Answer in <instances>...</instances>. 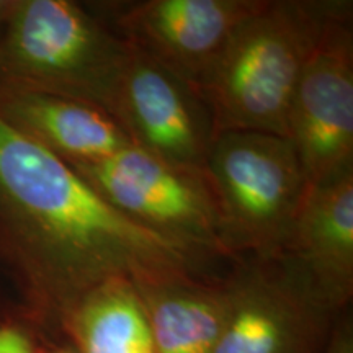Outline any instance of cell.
Returning a JSON list of instances; mask_svg holds the SVG:
<instances>
[{
    "label": "cell",
    "instance_id": "6da1fadb",
    "mask_svg": "<svg viewBox=\"0 0 353 353\" xmlns=\"http://www.w3.org/2000/svg\"><path fill=\"white\" fill-rule=\"evenodd\" d=\"M0 259L25 319L52 334L79 299L110 280L144 286L201 276L195 255L126 218L2 118Z\"/></svg>",
    "mask_w": 353,
    "mask_h": 353
},
{
    "label": "cell",
    "instance_id": "7a4b0ae2",
    "mask_svg": "<svg viewBox=\"0 0 353 353\" xmlns=\"http://www.w3.org/2000/svg\"><path fill=\"white\" fill-rule=\"evenodd\" d=\"M343 3L263 0L239 25L198 87L211 141L254 131L288 138V117L303 69Z\"/></svg>",
    "mask_w": 353,
    "mask_h": 353
},
{
    "label": "cell",
    "instance_id": "3957f363",
    "mask_svg": "<svg viewBox=\"0 0 353 353\" xmlns=\"http://www.w3.org/2000/svg\"><path fill=\"white\" fill-rule=\"evenodd\" d=\"M130 51L81 3L12 0L0 30V88L81 100L108 113Z\"/></svg>",
    "mask_w": 353,
    "mask_h": 353
},
{
    "label": "cell",
    "instance_id": "277c9868",
    "mask_svg": "<svg viewBox=\"0 0 353 353\" xmlns=\"http://www.w3.org/2000/svg\"><path fill=\"white\" fill-rule=\"evenodd\" d=\"M205 182L229 249L281 255L307 192L296 151L286 138L231 131L211 141Z\"/></svg>",
    "mask_w": 353,
    "mask_h": 353
},
{
    "label": "cell",
    "instance_id": "5b68a950",
    "mask_svg": "<svg viewBox=\"0 0 353 353\" xmlns=\"http://www.w3.org/2000/svg\"><path fill=\"white\" fill-rule=\"evenodd\" d=\"M70 167L121 214L198 260L203 254H232L203 175L175 169L134 144Z\"/></svg>",
    "mask_w": 353,
    "mask_h": 353
},
{
    "label": "cell",
    "instance_id": "8992f818",
    "mask_svg": "<svg viewBox=\"0 0 353 353\" xmlns=\"http://www.w3.org/2000/svg\"><path fill=\"white\" fill-rule=\"evenodd\" d=\"M231 278L229 309L214 353H324L337 309L288 257Z\"/></svg>",
    "mask_w": 353,
    "mask_h": 353
},
{
    "label": "cell",
    "instance_id": "52a82bcc",
    "mask_svg": "<svg viewBox=\"0 0 353 353\" xmlns=\"http://www.w3.org/2000/svg\"><path fill=\"white\" fill-rule=\"evenodd\" d=\"M347 3L325 25L304 65L288 139L307 188L353 172V38Z\"/></svg>",
    "mask_w": 353,
    "mask_h": 353
},
{
    "label": "cell",
    "instance_id": "ba28073f",
    "mask_svg": "<svg viewBox=\"0 0 353 353\" xmlns=\"http://www.w3.org/2000/svg\"><path fill=\"white\" fill-rule=\"evenodd\" d=\"M108 114L131 144L175 169L203 175L211 121L195 88L131 46Z\"/></svg>",
    "mask_w": 353,
    "mask_h": 353
},
{
    "label": "cell",
    "instance_id": "9c48e42d",
    "mask_svg": "<svg viewBox=\"0 0 353 353\" xmlns=\"http://www.w3.org/2000/svg\"><path fill=\"white\" fill-rule=\"evenodd\" d=\"M263 0H148L123 7L118 33L198 92L229 39Z\"/></svg>",
    "mask_w": 353,
    "mask_h": 353
},
{
    "label": "cell",
    "instance_id": "30bf717a",
    "mask_svg": "<svg viewBox=\"0 0 353 353\" xmlns=\"http://www.w3.org/2000/svg\"><path fill=\"white\" fill-rule=\"evenodd\" d=\"M283 254L337 311L345 309L353 294V172L307 188Z\"/></svg>",
    "mask_w": 353,
    "mask_h": 353
},
{
    "label": "cell",
    "instance_id": "8fae6325",
    "mask_svg": "<svg viewBox=\"0 0 353 353\" xmlns=\"http://www.w3.org/2000/svg\"><path fill=\"white\" fill-rule=\"evenodd\" d=\"M0 118L69 165L101 161L131 144L105 110L65 97L0 88Z\"/></svg>",
    "mask_w": 353,
    "mask_h": 353
},
{
    "label": "cell",
    "instance_id": "7c38bea8",
    "mask_svg": "<svg viewBox=\"0 0 353 353\" xmlns=\"http://www.w3.org/2000/svg\"><path fill=\"white\" fill-rule=\"evenodd\" d=\"M156 353H214L226 321L231 288L201 276L136 286Z\"/></svg>",
    "mask_w": 353,
    "mask_h": 353
},
{
    "label": "cell",
    "instance_id": "4fadbf2b",
    "mask_svg": "<svg viewBox=\"0 0 353 353\" xmlns=\"http://www.w3.org/2000/svg\"><path fill=\"white\" fill-rule=\"evenodd\" d=\"M59 334L77 353H156L143 301L136 286L123 278L79 299Z\"/></svg>",
    "mask_w": 353,
    "mask_h": 353
},
{
    "label": "cell",
    "instance_id": "5bb4252c",
    "mask_svg": "<svg viewBox=\"0 0 353 353\" xmlns=\"http://www.w3.org/2000/svg\"><path fill=\"white\" fill-rule=\"evenodd\" d=\"M39 330L21 316L0 319V353H41Z\"/></svg>",
    "mask_w": 353,
    "mask_h": 353
},
{
    "label": "cell",
    "instance_id": "9a60e30c",
    "mask_svg": "<svg viewBox=\"0 0 353 353\" xmlns=\"http://www.w3.org/2000/svg\"><path fill=\"white\" fill-rule=\"evenodd\" d=\"M324 353H353V330L350 321L335 324Z\"/></svg>",
    "mask_w": 353,
    "mask_h": 353
},
{
    "label": "cell",
    "instance_id": "2e32d148",
    "mask_svg": "<svg viewBox=\"0 0 353 353\" xmlns=\"http://www.w3.org/2000/svg\"><path fill=\"white\" fill-rule=\"evenodd\" d=\"M41 353H77V352L74 350L68 342H65V343H59V345H50L46 348L43 347Z\"/></svg>",
    "mask_w": 353,
    "mask_h": 353
},
{
    "label": "cell",
    "instance_id": "e0dca14e",
    "mask_svg": "<svg viewBox=\"0 0 353 353\" xmlns=\"http://www.w3.org/2000/svg\"><path fill=\"white\" fill-rule=\"evenodd\" d=\"M10 2L12 0H0V30H2L3 21H6L8 8H10Z\"/></svg>",
    "mask_w": 353,
    "mask_h": 353
},
{
    "label": "cell",
    "instance_id": "ac0fdd59",
    "mask_svg": "<svg viewBox=\"0 0 353 353\" xmlns=\"http://www.w3.org/2000/svg\"><path fill=\"white\" fill-rule=\"evenodd\" d=\"M0 275L10 276V273H8L6 263H3L2 259H0ZM10 278H12V276H10ZM12 281H13V280H12ZM13 285H15V283H13ZM8 316H19V314H8V312H2V311H0V319H6V317H8Z\"/></svg>",
    "mask_w": 353,
    "mask_h": 353
}]
</instances>
